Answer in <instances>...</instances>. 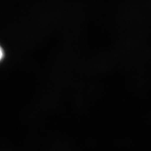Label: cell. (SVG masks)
Segmentation results:
<instances>
[{"label":"cell","mask_w":151,"mask_h":151,"mask_svg":"<svg viewBox=\"0 0 151 151\" xmlns=\"http://www.w3.org/2000/svg\"><path fill=\"white\" fill-rule=\"evenodd\" d=\"M3 56H4V52L2 49L1 48V47H0V60H2Z\"/></svg>","instance_id":"obj_1"}]
</instances>
